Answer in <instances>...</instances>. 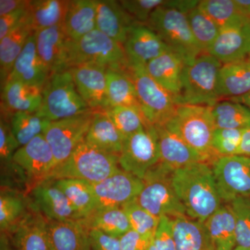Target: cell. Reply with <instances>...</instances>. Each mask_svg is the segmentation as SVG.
Returning <instances> with one entry per match:
<instances>
[{
    "label": "cell",
    "instance_id": "obj_1",
    "mask_svg": "<svg viewBox=\"0 0 250 250\" xmlns=\"http://www.w3.org/2000/svg\"><path fill=\"white\" fill-rule=\"evenodd\" d=\"M174 190L185 207L187 215L204 223L222 207V199L208 163H196L171 174Z\"/></svg>",
    "mask_w": 250,
    "mask_h": 250
},
{
    "label": "cell",
    "instance_id": "obj_2",
    "mask_svg": "<svg viewBox=\"0 0 250 250\" xmlns=\"http://www.w3.org/2000/svg\"><path fill=\"white\" fill-rule=\"evenodd\" d=\"M223 63L208 53H202L184 65L178 105L214 106L218 94L219 71Z\"/></svg>",
    "mask_w": 250,
    "mask_h": 250
},
{
    "label": "cell",
    "instance_id": "obj_3",
    "mask_svg": "<svg viewBox=\"0 0 250 250\" xmlns=\"http://www.w3.org/2000/svg\"><path fill=\"white\" fill-rule=\"evenodd\" d=\"M121 169L119 156L99 150L84 141L66 161L54 167L47 180L78 179L96 184Z\"/></svg>",
    "mask_w": 250,
    "mask_h": 250
},
{
    "label": "cell",
    "instance_id": "obj_4",
    "mask_svg": "<svg viewBox=\"0 0 250 250\" xmlns=\"http://www.w3.org/2000/svg\"><path fill=\"white\" fill-rule=\"evenodd\" d=\"M164 125L197 152L213 160L218 157L212 149L215 126L210 106L178 105L173 116Z\"/></svg>",
    "mask_w": 250,
    "mask_h": 250
},
{
    "label": "cell",
    "instance_id": "obj_5",
    "mask_svg": "<svg viewBox=\"0 0 250 250\" xmlns=\"http://www.w3.org/2000/svg\"><path fill=\"white\" fill-rule=\"evenodd\" d=\"M77 91L70 70L49 75L42 88V103L36 113L53 122L90 111Z\"/></svg>",
    "mask_w": 250,
    "mask_h": 250
},
{
    "label": "cell",
    "instance_id": "obj_6",
    "mask_svg": "<svg viewBox=\"0 0 250 250\" xmlns=\"http://www.w3.org/2000/svg\"><path fill=\"white\" fill-rule=\"evenodd\" d=\"M67 70L83 63L129 68L124 46L98 29L79 41L69 39L66 51Z\"/></svg>",
    "mask_w": 250,
    "mask_h": 250
},
{
    "label": "cell",
    "instance_id": "obj_7",
    "mask_svg": "<svg viewBox=\"0 0 250 250\" xmlns=\"http://www.w3.org/2000/svg\"><path fill=\"white\" fill-rule=\"evenodd\" d=\"M145 25L152 29L166 45L187 62L203 53L195 40L187 14L161 6L151 15Z\"/></svg>",
    "mask_w": 250,
    "mask_h": 250
},
{
    "label": "cell",
    "instance_id": "obj_8",
    "mask_svg": "<svg viewBox=\"0 0 250 250\" xmlns=\"http://www.w3.org/2000/svg\"><path fill=\"white\" fill-rule=\"evenodd\" d=\"M172 172L157 164L143 179L144 186L136 201L151 214L160 218L187 215L171 180Z\"/></svg>",
    "mask_w": 250,
    "mask_h": 250
},
{
    "label": "cell",
    "instance_id": "obj_9",
    "mask_svg": "<svg viewBox=\"0 0 250 250\" xmlns=\"http://www.w3.org/2000/svg\"><path fill=\"white\" fill-rule=\"evenodd\" d=\"M141 111L149 124L162 126L169 121L177 108L174 98L148 73L145 65H129Z\"/></svg>",
    "mask_w": 250,
    "mask_h": 250
},
{
    "label": "cell",
    "instance_id": "obj_10",
    "mask_svg": "<svg viewBox=\"0 0 250 250\" xmlns=\"http://www.w3.org/2000/svg\"><path fill=\"white\" fill-rule=\"evenodd\" d=\"M159 159L157 130L149 125L125 139L119 164L122 170L143 180L148 172L157 165Z\"/></svg>",
    "mask_w": 250,
    "mask_h": 250
},
{
    "label": "cell",
    "instance_id": "obj_11",
    "mask_svg": "<svg viewBox=\"0 0 250 250\" xmlns=\"http://www.w3.org/2000/svg\"><path fill=\"white\" fill-rule=\"evenodd\" d=\"M94 110L77 116L50 122L44 136L53 152L56 166L68 159L85 141L93 121Z\"/></svg>",
    "mask_w": 250,
    "mask_h": 250
},
{
    "label": "cell",
    "instance_id": "obj_12",
    "mask_svg": "<svg viewBox=\"0 0 250 250\" xmlns=\"http://www.w3.org/2000/svg\"><path fill=\"white\" fill-rule=\"evenodd\" d=\"M222 201L250 197V157L218 156L210 164Z\"/></svg>",
    "mask_w": 250,
    "mask_h": 250
},
{
    "label": "cell",
    "instance_id": "obj_13",
    "mask_svg": "<svg viewBox=\"0 0 250 250\" xmlns=\"http://www.w3.org/2000/svg\"><path fill=\"white\" fill-rule=\"evenodd\" d=\"M14 162L22 170L31 189L47 180L55 167L53 152L44 134L18 148Z\"/></svg>",
    "mask_w": 250,
    "mask_h": 250
},
{
    "label": "cell",
    "instance_id": "obj_14",
    "mask_svg": "<svg viewBox=\"0 0 250 250\" xmlns=\"http://www.w3.org/2000/svg\"><path fill=\"white\" fill-rule=\"evenodd\" d=\"M207 53L223 64L248 59L250 55V18L242 17L221 28Z\"/></svg>",
    "mask_w": 250,
    "mask_h": 250
},
{
    "label": "cell",
    "instance_id": "obj_15",
    "mask_svg": "<svg viewBox=\"0 0 250 250\" xmlns=\"http://www.w3.org/2000/svg\"><path fill=\"white\" fill-rule=\"evenodd\" d=\"M143 186L142 179L122 169L102 182L92 184L96 198V209L123 207L137 198Z\"/></svg>",
    "mask_w": 250,
    "mask_h": 250
},
{
    "label": "cell",
    "instance_id": "obj_16",
    "mask_svg": "<svg viewBox=\"0 0 250 250\" xmlns=\"http://www.w3.org/2000/svg\"><path fill=\"white\" fill-rule=\"evenodd\" d=\"M155 127L159 137L160 154L158 164L166 170L172 172L196 163L211 164L213 162L211 157L197 152L165 125Z\"/></svg>",
    "mask_w": 250,
    "mask_h": 250
},
{
    "label": "cell",
    "instance_id": "obj_17",
    "mask_svg": "<svg viewBox=\"0 0 250 250\" xmlns=\"http://www.w3.org/2000/svg\"><path fill=\"white\" fill-rule=\"evenodd\" d=\"M107 67L97 63H83L69 69L81 97L90 109L104 110L108 106L106 96Z\"/></svg>",
    "mask_w": 250,
    "mask_h": 250
},
{
    "label": "cell",
    "instance_id": "obj_18",
    "mask_svg": "<svg viewBox=\"0 0 250 250\" xmlns=\"http://www.w3.org/2000/svg\"><path fill=\"white\" fill-rule=\"evenodd\" d=\"M34 206L47 220L67 221L83 219L53 180H47L31 189Z\"/></svg>",
    "mask_w": 250,
    "mask_h": 250
},
{
    "label": "cell",
    "instance_id": "obj_19",
    "mask_svg": "<svg viewBox=\"0 0 250 250\" xmlns=\"http://www.w3.org/2000/svg\"><path fill=\"white\" fill-rule=\"evenodd\" d=\"M124 49L129 65H145L171 49L145 24H136L129 31Z\"/></svg>",
    "mask_w": 250,
    "mask_h": 250
},
{
    "label": "cell",
    "instance_id": "obj_20",
    "mask_svg": "<svg viewBox=\"0 0 250 250\" xmlns=\"http://www.w3.org/2000/svg\"><path fill=\"white\" fill-rule=\"evenodd\" d=\"M9 233L15 250H51L47 220L34 205Z\"/></svg>",
    "mask_w": 250,
    "mask_h": 250
},
{
    "label": "cell",
    "instance_id": "obj_21",
    "mask_svg": "<svg viewBox=\"0 0 250 250\" xmlns=\"http://www.w3.org/2000/svg\"><path fill=\"white\" fill-rule=\"evenodd\" d=\"M36 49L49 75L67 70L66 51L68 37L63 24L36 31Z\"/></svg>",
    "mask_w": 250,
    "mask_h": 250
},
{
    "label": "cell",
    "instance_id": "obj_22",
    "mask_svg": "<svg viewBox=\"0 0 250 250\" xmlns=\"http://www.w3.org/2000/svg\"><path fill=\"white\" fill-rule=\"evenodd\" d=\"M96 29L124 45L129 31L138 22L120 1L96 0Z\"/></svg>",
    "mask_w": 250,
    "mask_h": 250
},
{
    "label": "cell",
    "instance_id": "obj_23",
    "mask_svg": "<svg viewBox=\"0 0 250 250\" xmlns=\"http://www.w3.org/2000/svg\"><path fill=\"white\" fill-rule=\"evenodd\" d=\"M90 231L84 218L67 221L47 220L51 250H90Z\"/></svg>",
    "mask_w": 250,
    "mask_h": 250
},
{
    "label": "cell",
    "instance_id": "obj_24",
    "mask_svg": "<svg viewBox=\"0 0 250 250\" xmlns=\"http://www.w3.org/2000/svg\"><path fill=\"white\" fill-rule=\"evenodd\" d=\"M49 72L36 49L35 32L28 39L22 52L14 62L8 80H17L26 84L43 88Z\"/></svg>",
    "mask_w": 250,
    "mask_h": 250
},
{
    "label": "cell",
    "instance_id": "obj_25",
    "mask_svg": "<svg viewBox=\"0 0 250 250\" xmlns=\"http://www.w3.org/2000/svg\"><path fill=\"white\" fill-rule=\"evenodd\" d=\"M185 64L182 56L170 49L153 59L146 66L149 75L169 92L176 102L181 93L182 73Z\"/></svg>",
    "mask_w": 250,
    "mask_h": 250
},
{
    "label": "cell",
    "instance_id": "obj_26",
    "mask_svg": "<svg viewBox=\"0 0 250 250\" xmlns=\"http://www.w3.org/2000/svg\"><path fill=\"white\" fill-rule=\"evenodd\" d=\"M125 138L103 110H96L85 141L99 150L119 156Z\"/></svg>",
    "mask_w": 250,
    "mask_h": 250
},
{
    "label": "cell",
    "instance_id": "obj_27",
    "mask_svg": "<svg viewBox=\"0 0 250 250\" xmlns=\"http://www.w3.org/2000/svg\"><path fill=\"white\" fill-rule=\"evenodd\" d=\"M249 92V59L223 64L219 71L218 79V94L220 100L240 98Z\"/></svg>",
    "mask_w": 250,
    "mask_h": 250
},
{
    "label": "cell",
    "instance_id": "obj_28",
    "mask_svg": "<svg viewBox=\"0 0 250 250\" xmlns=\"http://www.w3.org/2000/svg\"><path fill=\"white\" fill-rule=\"evenodd\" d=\"M172 220L177 250H217L204 223L187 215Z\"/></svg>",
    "mask_w": 250,
    "mask_h": 250
},
{
    "label": "cell",
    "instance_id": "obj_29",
    "mask_svg": "<svg viewBox=\"0 0 250 250\" xmlns=\"http://www.w3.org/2000/svg\"><path fill=\"white\" fill-rule=\"evenodd\" d=\"M106 77L108 106H132L141 110L129 67H107Z\"/></svg>",
    "mask_w": 250,
    "mask_h": 250
},
{
    "label": "cell",
    "instance_id": "obj_30",
    "mask_svg": "<svg viewBox=\"0 0 250 250\" xmlns=\"http://www.w3.org/2000/svg\"><path fill=\"white\" fill-rule=\"evenodd\" d=\"M96 0H70L63 27L68 39L80 40L96 29Z\"/></svg>",
    "mask_w": 250,
    "mask_h": 250
},
{
    "label": "cell",
    "instance_id": "obj_31",
    "mask_svg": "<svg viewBox=\"0 0 250 250\" xmlns=\"http://www.w3.org/2000/svg\"><path fill=\"white\" fill-rule=\"evenodd\" d=\"M2 100L7 113L36 112L40 108L42 88L8 80L2 90Z\"/></svg>",
    "mask_w": 250,
    "mask_h": 250
},
{
    "label": "cell",
    "instance_id": "obj_32",
    "mask_svg": "<svg viewBox=\"0 0 250 250\" xmlns=\"http://www.w3.org/2000/svg\"><path fill=\"white\" fill-rule=\"evenodd\" d=\"M34 32L27 15V17L19 25L0 40L1 88L7 82L14 62L25 46L28 39Z\"/></svg>",
    "mask_w": 250,
    "mask_h": 250
},
{
    "label": "cell",
    "instance_id": "obj_33",
    "mask_svg": "<svg viewBox=\"0 0 250 250\" xmlns=\"http://www.w3.org/2000/svg\"><path fill=\"white\" fill-rule=\"evenodd\" d=\"M204 225L217 250H233L236 248L234 215L229 204L222 206Z\"/></svg>",
    "mask_w": 250,
    "mask_h": 250
},
{
    "label": "cell",
    "instance_id": "obj_34",
    "mask_svg": "<svg viewBox=\"0 0 250 250\" xmlns=\"http://www.w3.org/2000/svg\"><path fill=\"white\" fill-rule=\"evenodd\" d=\"M69 0H33L27 9V18L33 30L38 31L64 24Z\"/></svg>",
    "mask_w": 250,
    "mask_h": 250
},
{
    "label": "cell",
    "instance_id": "obj_35",
    "mask_svg": "<svg viewBox=\"0 0 250 250\" xmlns=\"http://www.w3.org/2000/svg\"><path fill=\"white\" fill-rule=\"evenodd\" d=\"M90 229H96L119 238L131 229L126 213L121 207L98 208L84 218Z\"/></svg>",
    "mask_w": 250,
    "mask_h": 250
},
{
    "label": "cell",
    "instance_id": "obj_36",
    "mask_svg": "<svg viewBox=\"0 0 250 250\" xmlns=\"http://www.w3.org/2000/svg\"><path fill=\"white\" fill-rule=\"evenodd\" d=\"M54 183L66 195L82 218L91 214L97 208V201L92 184L78 179H61Z\"/></svg>",
    "mask_w": 250,
    "mask_h": 250
},
{
    "label": "cell",
    "instance_id": "obj_37",
    "mask_svg": "<svg viewBox=\"0 0 250 250\" xmlns=\"http://www.w3.org/2000/svg\"><path fill=\"white\" fill-rule=\"evenodd\" d=\"M215 129H246L250 127V109L230 100H222L210 107Z\"/></svg>",
    "mask_w": 250,
    "mask_h": 250
},
{
    "label": "cell",
    "instance_id": "obj_38",
    "mask_svg": "<svg viewBox=\"0 0 250 250\" xmlns=\"http://www.w3.org/2000/svg\"><path fill=\"white\" fill-rule=\"evenodd\" d=\"M49 123L50 121L41 118L36 112H16L10 119L11 131L21 147L44 134Z\"/></svg>",
    "mask_w": 250,
    "mask_h": 250
},
{
    "label": "cell",
    "instance_id": "obj_39",
    "mask_svg": "<svg viewBox=\"0 0 250 250\" xmlns=\"http://www.w3.org/2000/svg\"><path fill=\"white\" fill-rule=\"evenodd\" d=\"M24 197L20 192L9 189H1L0 195V229L8 233L28 212Z\"/></svg>",
    "mask_w": 250,
    "mask_h": 250
},
{
    "label": "cell",
    "instance_id": "obj_40",
    "mask_svg": "<svg viewBox=\"0 0 250 250\" xmlns=\"http://www.w3.org/2000/svg\"><path fill=\"white\" fill-rule=\"evenodd\" d=\"M125 139L150 125L139 108L126 106H108L103 110Z\"/></svg>",
    "mask_w": 250,
    "mask_h": 250
},
{
    "label": "cell",
    "instance_id": "obj_41",
    "mask_svg": "<svg viewBox=\"0 0 250 250\" xmlns=\"http://www.w3.org/2000/svg\"><path fill=\"white\" fill-rule=\"evenodd\" d=\"M189 25L197 45L207 53L218 37L220 28L199 6L187 15Z\"/></svg>",
    "mask_w": 250,
    "mask_h": 250
},
{
    "label": "cell",
    "instance_id": "obj_42",
    "mask_svg": "<svg viewBox=\"0 0 250 250\" xmlns=\"http://www.w3.org/2000/svg\"><path fill=\"white\" fill-rule=\"evenodd\" d=\"M129 220L131 229L143 236L154 237L160 218L154 216L138 203L136 199L121 207Z\"/></svg>",
    "mask_w": 250,
    "mask_h": 250
},
{
    "label": "cell",
    "instance_id": "obj_43",
    "mask_svg": "<svg viewBox=\"0 0 250 250\" xmlns=\"http://www.w3.org/2000/svg\"><path fill=\"white\" fill-rule=\"evenodd\" d=\"M198 6L220 29L239 18L246 17L239 12L233 0H202Z\"/></svg>",
    "mask_w": 250,
    "mask_h": 250
},
{
    "label": "cell",
    "instance_id": "obj_44",
    "mask_svg": "<svg viewBox=\"0 0 250 250\" xmlns=\"http://www.w3.org/2000/svg\"><path fill=\"white\" fill-rule=\"evenodd\" d=\"M229 205L234 215L236 246L250 249V197H238Z\"/></svg>",
    "mask_w": 250,
    "mask_h": 250
},
{
    "label": "cell",
    "instance_id": "obj_45",
    "mask_svg": "<svg viewBox=\"0 0 250 250\" xmlns=\"http://www.w3.org/2000/svg\"><path fill=\"white\" fill-rule=\"evenodd\" d=\"M244 129H215L212 149L217 156L238 155Z\"/></svg>",
    "mask_w": 250,
    "mask_h": 250
},
{
    "label": "cell",
    "instance_id": "obj_46",
    "mask_svg": "<svg viewBox=\"0 0 250 250\" xmlns=\"http://www.w3.org/2000/svg\"><path fill=\"white\" fill-rule=\"evenodd\" d=\"M21 147L16 139L11 126L5 119L0 121V161L1 170L15 169L16 165L14 162L15 153Z\"/></svg>",
    "mask_w": 250,
    "mask_h": 250
},
{
    "label": "cell",
    "instance_id": "obj_47",
    "mask_svg": "<svg viewBox=\"0 0 250 250\" xmlns=\"http://www.w3.org/2000/svg\"><path fill=\"white\" fill-rule=\"evenodd\" d=\"M166 0H122V6L134 21L146 24L151 15L158 8L164 6Z\"/></svg>",
    "mask_w": 250,
    "mask_h": 250
},
{
    "label": "cell",
    "instance_id": "obj_48",
    "mask_svg": "<svg viewBox=\"0 0 250 250\" xmlns=\"http://www.w3.org/2000/svg\"><path fill=\"white\" fill-rule=\"evenodd\" d=\"M153 244L158 250H177L172 218L167 216L161 217L153 237Z\"/></svg>",
    "mask_w": 250,
    "mask_h": 250
},
{
    "label": "cell",
    "instance_id": "obj_49",
    "mask_svg": "<svg viewBox=\"0 0 250 250\" xmlns=\"http://www.w3.org/2000/svg\"><path fill=\"white\" fill-rule=\"evenodd\" d=\"M118 239L123 250H147L153 242V238L143 236L131 229Z\"/></svg>",
    "mask_w": 250,
    "mask_h": 250
},
{
    "label": "cell",
    "instance_id": "obj_50",
    "mask_svg": "<svg viewBox=\"0 0 250 250\" xmlns=\"http://www.w3.org/2000/svg\"><path fill=\"white\" fill-rule=\"evenodd\" d=\"M90 250H123L118 238L96 229L90 231Z\"/></svg>",
    "mask_w": 250,
    "mask_h": 250
},
{
    "label": "cell",
    "instance_id": "obj_51",
    "mask_svg": "<svg viewBox=\"0 0 250 250\" xmlns=\"http://www.w3.org/2000/svg\"><path fill=\"white\" fill-rule=\"evenodd\" d=\"M27 15V9H22L0 17V40L19 25Z\"/></svg>",
    "mask_w": 250,
    "mask_h": 250
},
{
    "label": "cell",
    "instance_id": "obj_52",
    "mask_svg": "<svg viewBox=\"0 0 250 250\" xmlns=\"http://www.w3.org/2000/svg\"><path fill=\"white\" fill-rule=\"evenodd\" d=\"M30 0H0V17L19 10L27 9Z\"/></svg>",
    "mask_w": 250,
    "mask_h": 250
},
{
    "label": "cell",
    "instance_id": "obj_53",
    "mask_svg": "<svg viewBox=\"0 0 250 250\" xmlns=\"http://www.w3.org/2000/svg\"><path fill=\"white\" fill-rule=\"evenodd\" d=\"M200 1L197 0H166L163 6L175 9L188 15L199 6Z\"/></svg>",
    "mask_w": 250,
    "mask_h": 250
},
{
    "label": "cell",
    "instance_id": "obj_54",
    "mask_svg": "<svg viewBox=\"0 0 250 250\" xmlns=\"http://www.w3.org/2000/svg\"><path fill=\"white\" fill-rule=\"evenodd\" d=\"M238 155L250 157V127L243 131Z\"/></svg>",
    "mask_w": 250,
    "mask_h": 250
},
{
    "label": "cell",
    "instance_id": "obj_55",
    "mask_svg": "<svg viewBox=\"0 0 250 250\" xmlns=\"http://www.w3.org/2000/svg\"><path fill=\"white\" fill-rule=\"evenodd\" d=\"M237 9L243 16L250 18V0H233Z\"/></svg>",
    "mask_w": 250,
    "mask_h": 250
},
{
    "label": "cell",
    "instance_id": "obj_56",
    "mask_svg": "<svg viewBox=\"0 0 250 250\" xmlns=\"http://www.w3.org/2000/svg\"><path fill=\"white\" fill-rule=\"evenodd\" d=\"M230 100L241 103L250 109V92L240 98L230 99Z\"/></svg>",
    "mask_w": 250,
    "mask_h": 250
},
{
    "label": "cell",
    "instance_id": "obj_57",
    "mask_svg": "<svg viewBox=\"0 0 250 250\" xmlns=\"http://www.w3.org/2000/svg\"><path fill=\"white\" fill-rule=\"evenodd\" d=\"M147 250H158L156 249V248L155 246H154V245L153 244V242L152 244L150 245V246L149 247V248Z\"/></svg>",
    "mask_w": 250,
    "mask_h": 250
},
{
    "label": "cell",
    "instance_id": "obj_58",
    "mask_svg": "<svg viewBox=\"0 0 250 250\" xmlns=\"http://www.w3.org/2000/svg\"><path fill=\"white\" fill-rule=\"evenodd\" d=\"M233 250H250L248 248H241V247H236Z\"/></svg>",
    "mask_w": 250,
    "mask_h": 250
},
{
    "label": "cell",
    "instance_id": "obj_59",
    "mask_svg": "<svg viewBox=\"0 0 250 250\" xmlns=\"http://www.w3.org/2000/svg\"><path fill=\"white\" fill-rule=\"evenodd\" d=\"M248 59L250 61V55L249 56V57H248Z\"/></svg>",
    "mask_w": 250,
    "mask_h": 250
}]
</instances>
